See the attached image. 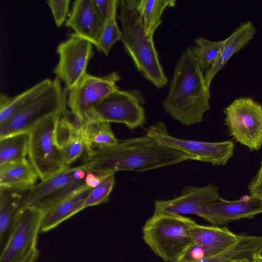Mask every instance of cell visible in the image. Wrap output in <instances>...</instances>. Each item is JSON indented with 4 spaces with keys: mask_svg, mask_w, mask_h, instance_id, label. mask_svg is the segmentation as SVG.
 Listing matches in <instances>:
<instances>
[{
    "mask_svg": "<svg viewBox=\"0 0 262 262\" xmlns=\"http://www.w3.org/2000/svg\"><path fill=\"white\" fill-rule=\"evenodd\" d=\"M208 257L205 251L198 245L193 243L176 261L193 262Z\"/></svg>",
    "mask_w": 262,
    "mask_h": 262,
    "instance_id": "d6a6232c",
    "label": "cell"
},
{
    "mask_svg": "<svg viewBox=\"0 0 262 262\" xmlns=\"http://www.w3.org/2000/svg\"><path fill=\"white\" fill-rule=\"evenodd\" d=\"M250 195L262 202V161L260 168L248 185Z\"/></svg>",
    "mask_w": 262,
    "mask_h": 262,
    "instance_id": "836d02e7",
    "label": "cell"
},
{
    "mask_svg": "<svg viewBox=\"0 0 262 262\" xmlns=\"http://www.w3.org/2000/svg\"><path fill=\"white\" fill-rule=\"evenodd\" d=\"M56 52L59 60L53 72L69 91L86 73L89 61L93 55V44L71 34L68 39L58 44Z\"/></svg>",
    "mask_w": 262,
    "mask_h": 262,
    "instance_id": "4fadbf2b",
    "label": "cell"
},
{
    "mask_svg": "<svg viewBox=\"0 0 262 262\" xmlns=\"http://www.w3.org/2000/svg\"><path fill=\"white\" fill-rule=\"evenodd\" d=\"M28 133L0 139V166L24 159L28 155Z\"/></svg>",
    "mask_w": 262,
    "mask_h": 262,
    "instance_id": "d4e9b609",
    "label": "cell"
},
{
    "mask_svg": "<svg viewBox=\"0 0 262 262\" xmlns=\"http://www.w3.org/2000/svg\"><path fill=\"white\" fill-rule=\"evenodd\" d=\"M93 2L97 13L104 23L116 16L119 1L93 0Z\"/></svg>",
    "mask_w": 262,
    "mask_h": 262,
    "instance_id": "f546056e",
    "label": "cell"
},
{
    "mask_svg": "<svg viewBox=\"0 0 262 262\" xmlns=\"http://www.w3.org/2000/svg\"><path fill=\"white\" fill-rule=\"evenodd\" d=\"M191 232L193 243L202 247L208 257L231 247L239 236L227 227L203 226L196 223L192 226Z\"/></svg>",
    "mask_w": 262,
    "mask_h": 262,
    "instance_id": "ac0fdd59",
    "label": "cell"
},
{
    "mask_svg": "<svg viewBox=\"0 0 262 262\" xmlns=\"http://www.w3.org/2000/svg\"><path fill=\"white\" fill-rule=\"evenodd\" d=\"M30 189L0 187L1 251L5 246L19 216L27 207Z\"/></svg>",
    "mask_w": 262,
    "mask_h": 262,
    "instance_id": "2e32d148",
    "label": "cell"
},
{
    "mask_svg": "<svg viewBox=\"0 0 262 262\" xmlns=\"http://www.w3.org/2000/svg\"><path fill=\"white\" fill-rule=\"evenodd\" d=\"M207 207L220 220L221 224L243 219L253 218L262 212V202L252 196L237 201H227L221 197L209 203Z\"/></svg>",
    "mask_w": 262,
    "mask_h": 262,
    "instance_id": "e0dca14e",
    "label": "cell"
},
{
    "mask_svg": "<svg viewBox=\"0 0 262 262\" xmlns=\"http://www.w3.org/2000/svg\"><path fill=\"white\" fill-rule=\"evenodd\" d=\"M192 158L145 135L85 152L87 172L103 175L118 171H143L170 166Z\"/></svg>",
    "mask_w": 262,
    "mask_h": 262,
    "instance_id": "6da1fadb",
    "label": "cell"
},
{
    "mask_svg": "<svg viewBox=\"0 0 262 262\" xmlns=\"http://www.w3.org/2000/svg\"><path fill=\"white\" fill-rule=\"evenodd\" d=\"M195 223L180 214L154 211L142 228L143 239L165 262H174L193 244L191 228Z\"/></svg>",
    "mask_w": 262,
    "mask_h": 262,
    "instance_id": "277c9868",
    "label": "cell"
},
{
    "mask_svg": "<svg viewBox=\"0 0 262 262\" xmlns=\"http://www.w3.org/2000/svg\"><path fill=\"white\" fill-rule=\"evenodd\" d=\"M114 174H107L99 185L92 188L86 200L85 208L108 202L115 183Z\"/></svg>",
    "mask_w": 262,
    "mask_h": 262,
    "instance_id": "f1b7e54d",
    "label": "cell"
},
{
    "mask_svg": "<svg viewBox=\"0 0 262 262\" xmlns=\"http://www.w3.org/2000/svg\"><path fill=\"white\" fill-rule=\"evenodd\" d=\"M83 138L85 145V152L111 146L119 141L114 135L110 123L99 120L86 121Z\"/></svg>",
    "mask_w": 262,
    "mask_h": 262,
    "instance_id": "603a6c76",
    "label": "cell"
},
{
    "mask_svg": "<svg viewBox=\"0 0 262 262\" xmlns=\"http://www.w3.org/2000/svg\"><path fill=\"white\" fill-rule=\"evenodd\" d=\"M61 118L71 128L79 133H83L86 121L67 107L62 111Z\"/></svg>",
    "mask_w": 262,
    "mask_h": 262,
    "instance_id": "1f68e13d",
    "label": "cell"
},
{
    "mask_svg": "<svg viewBox=\"0 0 262 262\" xmlns=\"http://www.w3.org/2000/svg\"><path fill=\"white\" fill-rule=\"evenodd\" d=\"M146 135L190 156L192 160L213 165H225L233 155L234 144L231 141L210 142L177 138L168 133L166 125L161 121L150 125Z\"/></svg>",
    "mask_w": 262,
    "mask_h": 262,
    "instance_id": "9c48e42d",
    "label": "cell"
},
{
    "mask_svg": "<svg viewBox=\"0 0 262 262\" xmlns=\"http://www.w3.org/2000/svg\"><path fill=\"white\" fill-rule=\"evenodd\" d=\"M136 8L143 21L147 33L154 36L156 29L162 23L164 10L168 7H173L172 0H134Z\"/></svg>",
    "mask_w": 262,
    "mask_h": 262,
    "instance_id": "cb8c5ba5",
    "label": "cell"
},
{
    "mask_svg": "<svg viewBox=\"0 0 262 262\" xmlns=\"http://www.w3.org/2000/svg\"><path fill=\"white\" fill-rule=\"evenodd\" d=\"M203 72L193 46L185 49L177 62L162 102L166 113L183 125L200 123L210 108V86Z\"/></svg>",
    "mask_w": 262,
    "mask_h": 262,
    "instance_id": "7a4b0ae2",
    "label": "cell"
},
{
    "mask_svg": "<svg viewBox=\"0 0 262 262\" xmlns=\"http://www.w3.org/2000/svg\"><path fill=\"white\" fill-rule=\"evenodd\" d=\"M220 198L218 188L213 184L204 187L188 186L177 198L155 201V212L195 214L214 225H222L218 217L207 207L209 203Z\"/></svg>",
    "mask_w": 262,
    "mask_h": 262,
    "instance_id": "7c38bea8",
    "label": "cell"
},
{
    "mask_svg": "<svg viewBox=\"0 0 262 262\" xmlns=\"http://www.w3.org/2000/svg\"><path fill=\"white\" fill-rule=\"evenodd\" d=\"M121 79L116 72L103 76L86 73L70 91L67 105L70 110L85 121L87 114L112 92L118 90L117 83Z\"/></svg>",
    "mask_w": 262,
    "mask_h": 262,
    "instance_id": "5bb4252c",
    "label": "cell"
},
{
    "mask_svg": "<svg viewBox=\"0 0 262 262\" xmlns=\"http://www.w3.org/2000/svg\"><path fill=\"white\" fill-rule=\"evenodd\" d=\"M194 41L195 46H193V49L202 69L205 72L219 59L225 39L214 41L200 37Z\"/></svg>",
    "mask_w": 262,
    "mask_h": 262,
    "instance_id": "484cf974",
    "label": "cell"
},
{
    "mask_svg": "<svg viewBox=\"0 0 262 262\" xmlns=\"http://www.w3.org/2000/svg\"><path fill=\"white\" fill-rule=\"evenodd\" d=\"M64 163L69 167L85 151V145L83 134H72L58 143Z\"/></svg>",
    "mask_w": 262,
    "mask_h": 262,
    "instance_id": "4316f807",
    "label": "cell"
},
{
    "mask_svg": "<svg viewBox=\"0 0 262 262\" xmlns=\"http://www.w3.org/2000/svg\"><path fill=\"white\" fill-rule=\"evenodd\" d=\"M106 174L99 175L87 172L85 178V184L88 187L94 188L100 184Z\"/></svg>",
    "mask_w": 262,
    "mask_h": 262,
    "instance_id": "e575fe53",
    "label": "cell"
},
{
    "mask_svg": "<svg viewBox=\"0 0 262 262\" xmlns=\"http://www.w3.org/2000/svg\"><path fill=\"white\" fill-rule=\"evenodd\" d=\"M145 100L137 90H117L104 98L85 117L87 120L123 123L133 129L146 122Z\"/></svg>",
    "mask_w": 262,
    "mask_h": 262,
    "instance_id": "ba28073f",
    "label": "cell"
},
{
    "mask_svg": "<svg viewBox=\"0 0 262 262\" xmlns=\"http://www.w3.org/2000/svg\"><path fill=\"white\" fill-rule=\"evenodd\" d=\"M93 188L86 187L43 213L40 232H46L85 208Z\"/></svg>",
    "mask_w": 262,
    "mask_h": 262,
    "instance_id": "44dd1931",
    "label": "cell"
},
{
    "mask_svg": "<svg viewBox=\"0 0 262 262\" xmlns=\"http://www.w3.org/2000/svg\"><path fill=\"white\" fill-rule=\"evenodd\" d=\"M52 82V80L49 78L45 79L13 97L1 94L0 124L42 95L49 89Z\"/></svg>",
    "mask_w": 262,
    "mask_h": 262,
    "instance_id": "7402d4cb",
    "label": "cell"
},
{
    "mask_svg": "<svg viewBox=\"0 0 262 262\" xmlns=\"http://www.w3.org/2000/svg\"><path fill=\"white\" fill-rule=\"evenodd\" d=\"M105 23L94 7L93 0L74 1L66 26L71 28L74 35L84 39L95 46L97 44Z\"/></svg>",
    "mask_w": 262,
    "mask_h": 262,
    "instance_id": "9a60e30c",
    "label": "cell"
},
{
    "mask_svg": "<svg viewBox=\"0 0 262 262\" xmlns=\"http://www.w3.org/2000/svg\"><path fill=\"white\" fill-rule=\"evenodd\" d=\"M87 171L81 164L68 167L51 178L34 185L30 190L27 206L45 213L87 186Z\"/></svg>",
    "mask_w": 262,
    "mask_h": 262,
    "instance_id": "52a82bcc",
    "label": "cell"
},
{
    "mask_svg": "<svg viewBox=\"0 0 262 262\" xmlns=\"http://www.w3.org/2000/svg\"><path fill=\"white\" fill-rule=\"evenodd\" d=\"M256 29L252 21L249 20L241 24L225 39V42L219 59L212 67L205 72V78L209 86L213 78L228 60L245 47L254 37Z\"/></svg>",
    "mask_w": 262,
    "mask_h": 262,
    "instance_id": "d6986e66",
    "label": "cell"
},
{
    "mask_svg": "<svg viewBox=\"0 0 262 262\" xmlns=\"http://www.w3.org/2000/svg\"><path fill=\"white\" fill-rule=\"evenodd\" d=\"M67 91L55 78L49 89L37 99L0 124V139L28 133L43 119L61 114L67 107Z\"/></svg>",
    "mask_w": 262,
    "mask_h": 262,
    "instance_id": "8992f818",
    "label": "cell"
},
{
    "mask_svg": "<svg viewBox=\"0 0 262 262\" xmlns=\"http://www.w3.org/2000/svg\"><path fill=\"white\" fill-rule=\"evenodd\" d=\"M43 213L27 207L19 216L9 237L1 251L0 262H23L37 249Z\"/></svg>",
    "mask_w": 262,
    "mask_h": 262,
    "instance_id": "8fae6325",
    "label": "cell"
},
{
    "mask_svg": "<svg viewBox=\"0 0 262 262\" xmlns=\"http://www.w3.org/2000/svg\"><path fill=\"white\" fill-rule=\"evenodd\" d=\"M119 19L125 51L137 70L158 89L163 88L168 79L160 63L153 36L148 35L134 0L119 1Z\"/></svg>",
    "mask_w": 262,
    "mask_h": 262,
    "instance_id": "3957f363",
    "label": "cell"
},
{
    "mask_svg": "<svg viewBox=\"0 0 262 262\" xmlns=\"http://www.w3.org/2000/svg\"><path fill=\"white\" fill-rule=\"evenodd\" d=\"M121 38V31L119 29L116 16L107 20L104 24L103 29L96 46V49L105 55H108L112 47Z\"/></svg>",
    "mask_w": 262,
    "mask_h": 262,
    "instance_id": "83f0119b",
    "label": "cell"
},
{
    "mask_svg": "<svg viewBox=\"0 0 262 262\" xmlns=\"http://www.w3.org/2000/svg\"><path fill=\"white\" fill-rule=\"evenodd\" d=\"M254 260L257 262H262V257H259L256 255Z\"/></svg>",
    "mask_w": 262,
    "mask_h": 262,
    "instance_id": "8d00e7d4",
    "label": "cell"
},
{
    "mask_svg": "<svg viewBox=\"0 0 262 262\" xmlns=\"http://www.w3.org/2000/svg\"><path fill=\"white\" fill-rule=\"evenodd\" d=\"M233 262H257V261H256L254 259H242V260L235 261Z\"/></svg>",
    "mask_w": 262,
    "mask_h": 262,
    "instance_id": "d590c367",
    "label": "cell"
},
{
    "mask_svg": "<svg viewBox=\"0 0 262 262\" xmlns=\"http://www.w3.org/2000/svg\"><path fill=\"white\" fill-rule=\"evenodd\" d=\"M258 256L262 257V246L259 249L257 254H256Z\"/></svg>",
    "mask_w": 262,
    "mask_h": 262,
    "instance_id": "74e56055",
    "label": "cell"
},
{
    "mask_svg": "<svg viewBox=\"0 0 262 262\" xmlns=\"http://www.w3.org/2000/svg\"><path fill=\"white\" fill-rule=\"evenodd\" d=\"M46 3L51 9L56 26L64 22L69 12V0H48Z\"/></svg>",
    "mask_w": 262,
    "mask_h": 262,
    "instance_id": "4dcf8cb0",
    "label": "cell"
},
{
    "mask_svg": "<svg viewBox=\"0 0 262 262\" xmlns=\"http://www.w3.org/2000/svg\"><path fill=\"white\" fill-rule=\"evenodd\" d=\"M37 173L26 158L0 166V187L31 189L36 184Z\"/></svg>",
    "mask_w": 262,
    "mask_h": 262,
    "instance_id": "ffe728a7",
    "label": "cell"
},
{
    "mask_svg": "<svg viewBox=\"0 0 262 262\" xmlns=\"http://www.w3.org/2000/svg\"><path fill=\"white\" fill-rule=\"evenodd\" d=\"M61 114L50 116L28 133L29 160L41 181L68 167L55 139V129Z\"/></svg>",
    "mask_w": 262,
    "mask_h": 262,
    "instance_id": "5b68a950",
    "label": "cell"
},
{
    "mask_svg": "<svg viewBox=\"0 0 262 262\" xmlns=\"http://www.w3.org/2000/svg\"><path fill=\"white\" fill-rule=\"evenodd\" d=\"M224 113L231 136L251 150H259L262 145V106L250 98H239Z\"/></svg>",
    "mask_w": 262,
    "mask_h": 262,
    "instance_id": "30bf717a",
    "label": "cell"
}]
</instances>
